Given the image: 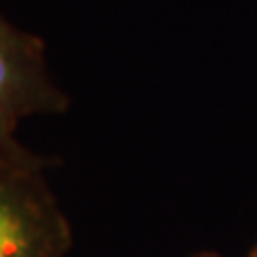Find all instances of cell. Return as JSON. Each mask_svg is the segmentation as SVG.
Segmentation results:
<instances>
[{"label": "cell", "mask_w": 257, "mask_h": 257, "mask_svg": "<svg viewBox=\"0 0 257 257\" xmlns=\"http://www.w3.org/2000/svg\"><path fill=\"white\" fill-rule=\"evenodd\" d=\"M72 245V224L43 162L29 153H0V257H67Z\"/></svg>", "instance_id": "1"}, {"label": "cell", "mask_w": 257, "mask_h": 257, "mask_svg": "<svg viewBox=\"0 0 257 257\" xmlns=\"http://www.w3.org/2000/svg\"><path fill=\"white\" fill-rule=\"evenodd\" d=\"M64 107L67 98L48 74L43 46L0 19V153H27L15 141L19 121Z\"/></svg>", "instance_id": "2"}, {"label": "cell", "mask_w": 257, "mask_h": 257, "mask_svg": "<svg viewBox=\"0 0 257 257\" xmlns=\"http://www.w3.org/2000/svg\"><path fill=\"white\" fill-rule=\"evenodd\" d=\"M191 257H221V255L219 252H212V250H202V252H195V255H191ZM245 257H257V243L248 250V255Z\"/></svg>", "instance_id": "3"}]
</instances>
